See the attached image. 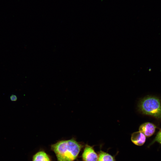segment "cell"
<instances>
[{"label":"cell","mask_w":161,"mask_h":161,"mask_svg":"<svg viewBox=\"0 0 161 161\" xmlns=\"http://www.w3.org/2000/svg\"><path fill=\"white\" fill-rule=\"evenodd\" d=\"M81 158L83 161H98V154L93 146L86 144L84 146Z\"/></svg>","instance_id":"obj_3"},{"label":"cell","mask_w":161,"mask_h":161,"mask_svg":"<svg viewBox=\"0 0 161 161\" xmlns=\"http://www.w3.org/2000/svg\"><path fill=\"white\" fill-rule=\"evenodd\" d=\"M155 142H157L161 144V129L159 130L154 139L149 144V146L153 144Z\"/></svg>","instance_id":"obj_8"},{"label":"cell","mask_w":161,"mask_h":161,"mask_svg":"<svg viewBox=\"0 0 161 161\" xmlns=\"http://www.w3.org/2000/svg\"><path fill=\"white\" fill-rule=\"evenodd\" d=\"M98 161H116V160L114 156L100 150L98 154Z\"/></svg>","instance_id":"obj_7"},{"label":"cell","mask_w":161,"mask_h":161,"mask_svg":"<svg viewBox=\"0 0 161 161\" xmlns=\"http://www.w3.org/2000/svg\"><path fill=\"white\" fill-rule=\"evenodd\" d=\"M32 161H52L51 157L45 151L40 150L33 156Z\"/></svg>","instance_id":"obj_6"},{"label":"cell","mask_w":161,"mask_h":161,"mask_svg":"<svg viewBox=\"0 0 161 161\" xmlns=\"http://www.w3.org/2000/svg\"><path fill=\"white\" fill-rule=\"evenodd\" d=\"M139 107L143 114L161 119V103L160 100L157 97H145L140 101Z\"/></svg>","instance_id":"obj_2"},{"label":"cell","mask_w":161,"mask_h":161,"mask_svg":"<svg viewBox=\"0 0 161 161\" xmlns=\"http://www.w3.org/2000/svg\"><path fill=\"white\" fill-rule=\"evenodd\" d=\"M84 145L72 138L58 141L50 145V149L55 153L57 161H74Z\"/></svg>","instance_id":"obj_1"},{"label":"cell","mask_w":161,"mask_h":161,"mask_svg":"<svg viewBox=\"0 0 161 161\" xmlns=\"http://www.w3.org/2000/svg\"><path fill=\"white\" fill-rule=\"evenodd\" d=\"M17 98L16 96L14 95H12L10 97V99L12 101H16L17 100Z\"/></svg>","instance_id":"obj_9"},{"label":"cell","mask_w":161,"mask_h":161,"mask_svg":"<svg viewBox=\"0 0 161 161\" xmlns=\"http://www.w3.org/2000/svg\"><path fill=\"white\" fill-rule=\"evenodd\" d=\"M146 137L142 132L139 131L133 133L131 137L132 142L137 146H141L145 143Z\"/></svg>","instance_id":"obj_5"},{"label":"cell","mask_w":161,"mask_h":161,"mask_svg":"<svg viewBox=\"0 0 161 161\" xmlns=\"http://www.w3.org/2000/svg\"><path fill=\"white\" fill-rule=\"evenodd\" d=\"M157 128V126L154 124L150 122H146L140 126L139 131L143 133L146 137H149L154 134Z\"/></svg>","instance_id":"obj_4"}]
</instances>
